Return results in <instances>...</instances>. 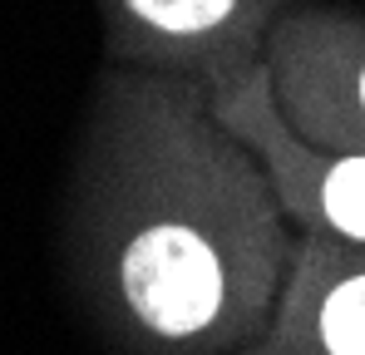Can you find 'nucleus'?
Here are the masks:
<instances>
[{"label":"nucleus","instance_id":"nucleus-1","mask_svg":"<svg viewBox=\"0 0 365 355\" xmlns=\"http://www.w3.org/2000/svg\"><path fill=\"white\" fill-rule=\"evenodd\" d=\"M74 272L119 355H237L292 267L272 173L197 79L104 64L74 168Z\"/></svg>","mask_w":365,"mask_h":355},{"label":"nucleus","instance_id":"nucleus-2","mask_svg":"<svg viewBox=\"0 0 365 355\" xmlns=\"http://www.w3.org/2000/svg\"><path fill=\"white\" fill-rule=\"evenodd\" d=\"M267 84L282 123L326 153H365V15L306 0L267 35Z\"/></svg>","mask_w":365,"mask_h":355},{"label":"nucleus","instance_id":"nucleus-3","mask_svg":"<svg viewBox=\"0 0 365 355\" xmlns=\"http://www.w3.org/2000/svg\"><path fill=\"white\" fill-rule=\"evenodd\" d=\"M306 0H99L109 64L237 84L262 69L272 25Z\"/></svg>","mask_w":365,"mask_h":355},{"label":"nucleus","instance_id":"nucleus-4","mask_svg":"<svg viewBox=\"0 0 365 355\" xmlns=\"http://www.w3.org/2000/svg\"><path fill=\"white\" fill-rule=\"evenodd\" d=\"M207 94H212V114L272 173V187L297 232L341 237L365 247V153H326L302 143L272 104L267 69H252L237 84L207 89Z\"/></svg>","mask_w":365,"mask_h":355},{"label":"nucleus","instance_id":"nucleus-5","mask_svg":"<svg viewBox=\"0 0 365 355\" xmlns=\"http://www.w3.org/2000/svg\"><path fill=\"white\" fill-rule=\"evenodd\" d=\"M237 355H365V247L297 232L267 331Z\"/></svg>","mask_w":365,"mask_h":355}]
</instances>
